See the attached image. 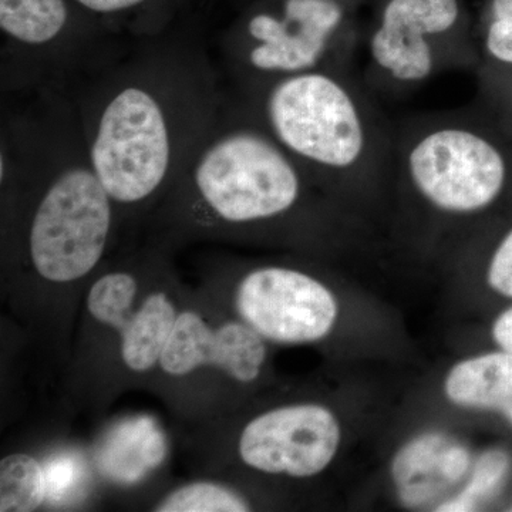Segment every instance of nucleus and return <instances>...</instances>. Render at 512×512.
<instances>
[{"label":"nucleus","mask_w":512,"mask_h":512,"mask_svg":"<svg viewBox=\"0 0 512 512\" xmlns=\"http://www.w3.org/2000/svg\"><path fill=\"white\" fill-rule=\"evenodd\" d=\"M228 100L207 55L185 43H148L103 64L73 103L121 220L160 204Z\"/></svg>","instance_id":"f257e3e1"},{"label":"nucleus","mask_w":512,"mask_h":512,"mask_svg":"<svg viewBox=\"0 0 512 512\" xmlns=\"http://www.w3.org/2000/svg\"><path fill=\"white\" fill-rule=\"evenodd\" d=\"M0 184L6 265L40 288L93 278L121 217L94 170L76 106L60 90L3 117Z\"/></svg>","instance_id":"f03ea898"},{"label":"nucleus","mask_w":512,"mask_h":512,"mask_svg":"<svg viewBox=\"0 0 512 512\" xmlns=\"http://www.w3.org/2000/svg\"><path fill=\"white\" fill-rule=\"evenodd\" d=\"M336 201L266 130L241 97L156 207L164 247L188 239L306 237Z\"/></svg>","instance_id":"7ed1b4c3"},{"label":"nucleus","mask_w":512,"mask_h":512,"mask_svg":"<svg viewBox=\"0 0 512 512\" xmlns=\"http://www.w3.org/2000/svg\"><path fill=\"white\" fill-rule=\"evenodd\" d=\"M238 97L336 202L392 188L394 123L352 69L293 74Z\"/></svg>","instance_id":"20e7f679"},{"label":"nucleus","mask_w":512,"mask_h":512,"mask_svg":"<svg viewBox=\"0 0 512 512\" xmlns=\"http://www.w3.org/2000/svg\"><path fill=\"white\" fill-rule=\"evenodd\" d=\"M447 221L494 210L512 194V133L485 104L394 123L392 188Z\"/></svg>","instance_id":"39448f33"},{"label":"nucleus","mask_w":512,"mask_h":512,"mask_svg":"<svg viewBox=\"0 0 512 512\" xmlns=\"http://www.w3.org/2000/svg\"><path fill=\"white\" fill-rule=\"evenodd\" d=\"M92 279L84 305L93 365L116 384L151 379L187 295L164 245L99 269Z\"/></svg>","instance_id":"423d86ee"},{"label":"nucleus","mask_w":512,"mask_h":512,"mask_svg":"<svg viewBox=\"0 0 512 512\" xmlns=\"http://www.w3.org/2000/svg\"><path fill=\"white\" fill-rule=\"evenodd\" d=\"M356 8L333 0H255L225 37L238 90L319 69H352Z\"/></svg>","instance_id":"0eeeda50"},{"label":"nucleus","mask_w":512,"mask_h":512,"mask_svg":"<svg viewBox=\"0 0 512 512\" xmlns=\"http://www.w3.org/2000/svg\"><path fill=\"white\" fill-rule=\"evenodd\" d=\"M217 299H188L151 380L175 406L198 417L224 413V393L254 386L264 375L268 345Z\"/></svg>","instance_id":"6e6552de"},{"label":"nucleus","mask_w":512,"mask_h":512,"mask_svg":"<svg viewBox=\"0 0 512 512\" xmlns=\"http://www.w3.org/2000/svg\"><path fill=\"white\" fill-rule=\"evenodd\" d=\"M372 3V18L360 40L370 86L403 93L448 70L476 72V19L467 0Z\"/></svg>","instance_id":"1a4fd4ad"},{"label":"nucleus","mask_w":512,"mask_h":512,"mask_svg":"<svg viewBox=\"0 0 512 512\" xmlns=\"http://www.w3.org/2000/svg\"><path fill=\"white\" fill-rule=\"evenodd\" d=\"M73 0H0L3 90H59L76 67L96 63L109 29Z\"/></svg>","instance_id":"9d476101"},{"label":"nucleus","mask_w":512,"mask_h":512,"mask_svg":"<svg viewBox=\"0 0 512 512\" xmlns=\"http://www.w3.org/2000/svg\"><path fill=\"white\" fill-rule=\"evenodd\" d=\"M215 285L231 288L228 308L266 342L309 345L328 338L339 318L329 286L303 268L285 264L218 268Z\"/></svg>","instance_id":"9b49d317"},{"label":"nucleus","mask_w":512,"mask_h":512,"mask_svg":"<svg viewBox=\"0 0 512 512\" xmlns=\"http://www.w3.org/2000/svg\"><path fill=\"white\" fill-rule=\"evenodd\" d=\"M342 440L339 420L319 403L274 407L249 419L235 439V456L265 476L305 480L335 460Z\"/></svg>","instance_id":"f8f14e48"},{"label":"nucleus","mask_w":512,"mask_h":512,"mask_svg":"<svg viewBox=\"0 0 512 512\" xmlns=\"http://www.w3.org/2000/svg\"><path fill=\"white\" fill-rule=\"evenodd\" d=\"M466 447L441 433H426L400 448L392 477L407 507H421L453 487L470 468Z\"/></svg>","instance_id":"ddd939ff"},{"label":"nucleus","mask_w":512,"mask_h":512,"mask_svg":"<svg viewBox=\"0 0 512 512\" xmlns=\"http://www.w3.org/2000/svg\"><path fill=\"white\" fill-rule=\"evenodd\" d=\"M444 393L460 407L503 406L512 399V352L503 349L461 360L448 372Z\"/></svg>","instance_id":"4468645a"},{"label":"nucleus","mask_w":512,"mask_h":512,"mask_svg":"<svg viewBox=\"0 0 512 512\" xmlns=\"http://www.w3.org/2000/svg\"><path fill=\"white\" fill-rule=\"evenodd\" d=\"M49 500L45 467L36 457L13 453L0 461V512H32Z\"/></svg>","instance_id":"2eb2a0df"},{"label":"nucleus","mask_w":512,"mask_h":512,"mask_svg":"<svg viewBox=\"0 0 512 512\" xmlns=\"http://www.w3.org/2000/svg\"><path fill=\"white\" fill-rule=\"evenodd\" d=\"M156 512H247L252 510L245 495L217 481H194L164 495Z\"/></svg>","instance_id":"dca6fc26"},{"label":"nucleus","mask_w":512,"mask_h":512,"mask_svg":"<svg viewBox=\"0 0 512 512\" xmlns=\"http://www.w3.org/2000/svg\"><path fill=\"white\" fill-rule=\"evenodd\" d=\"M510 467V460L504 451H488L474 468L473 477L460 495L441 504L437 511L466 512L474 511L477 505L488 500L503 483Z\"/></svg>","instance_id":"f3484780"},{"label":"nucleus","mask_w":512,"mask_h":512,"mask_svg":"<svg viewBox=\"0 0 512 512\" xmlns=\"http://www.w3.org/2000/svg\"><path fill=\"white\" fill-rule=\"evenodd\" d=\"M73 2L93 18L100 20L103 25L104 19H124L128 30L133 35L154 39L161 33L156 22L146 12L148 6L156 3V0H73Z\"/></svg>","instance_id":"a211bd4d"},{"label":"nucleus","mask_w":512,"mask_h":512,"mask_svg":"<svg viewBox=\"0 0 512 512\" xmlns=\"http://www.w3.org/2000/svg\"><path fill=\"white\" fill-rule=\"evenodd\" d=\"M487 284L512 299V224L495 241L487 259Z\"/></svg>","instance_id":"6ab92c4d"},{"label":"nucleus","mask_w":512,"mask_h":512,"mask_svg":"<svg viewBox=\"0 0 512 512\" xmlns=\"http://www.w3.org/2000/svg\"><path fill=\"white\" fill-rule=\"evenodd\" d=\"M478 80L481 103L493 111L512 133V72L478 77Z\"/></svg>","instance_id":"aec40b11"},{"label":"nucleus","mask_w":512,"mask_h":512,"mask_svg":"<svg viewBox=\"0 0 512 512\" xmlns=\"http://www.w3.org/2000/svg\"><path fill=\"white\" fill-rule=\"evenodd\" d=\"M493 338L501 349L512 352V308L501 313L495 320Z\"/></svg>","instance_id":"412c9836"},{"label":"nucleus","mask_w":512,"mask_h":512,"mask_svg":"<svg viewBox=\"0 0 512 512\" xmlns=\"http://www.w3.org/2000/svg\"><path fill=\"white\" fill-rule=\"evenodd\" d=\"M333 2L343 3V5L352 6V8L359 9L363 3L373 2V0H333Z\"/></svg>","instance_id":"4be33fe9"},{"label":"nucleus","mask_w":512,"mask_h":512,"mask_svg":"<svg viewBox=\"0 0 512 512\" xmlns=\"http://www.w3.org/2000/svg\"><path fill=\"white\" fill-rule=\"evenodd\" d=\"M501 410H503L505 417H507V419L510 420L512 424V399L508 400V402H505L503 406H501Z\"/></svg>","instance_id":"5701e85b"}]
</instances>
